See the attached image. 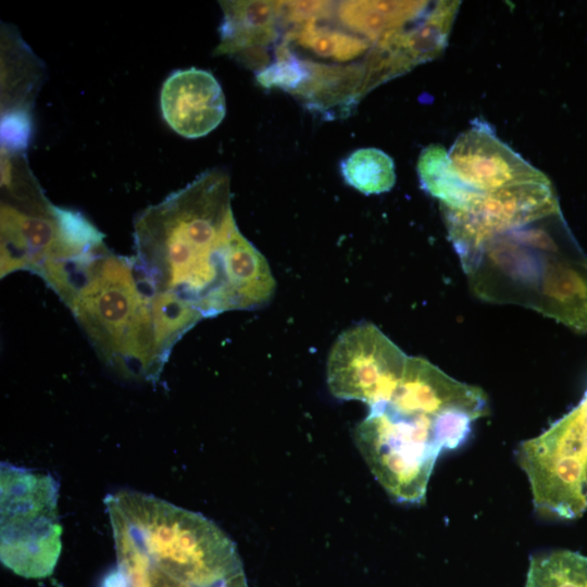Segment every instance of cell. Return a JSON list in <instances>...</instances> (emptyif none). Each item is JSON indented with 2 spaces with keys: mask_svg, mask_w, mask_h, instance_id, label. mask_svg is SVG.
Returning <instances> with one entry per match:
<instances>
[{
  "mask_svg": "<svg viewBox=\"0 0 587 587\" xmlns=\"http://www.w3.org/2000/svg\"><path fill=\"white\" fill-rule=\"evenodd\" d=\"M471 429L470 417L462 413L438 417L400 415L376 405L355 427L354 440L390 497L399 502L421 503L439 454L458 448Z\"/></svg>",
  "mask_w": 587,
  "mask_h": 587,
  "instance_id": "obj_5",
  "label": "cell"
},
{
  "mask_svg": "<svg viewBox=\"0 0 587 587\" xmlns=\"http://www.w3.org/2000/svg\"><path fill=\"white\" fill-rule=\"evenodd\" d=\"M458 255L479 299L535 310L573 330L587 327V257L560 205L512 222Z\"/></svg>",
  "mask_w": 587,
  "mask_h": 587,
  "instance_id": "obj_2",
  "label": "cell"
},
{
  "mask_svg": "<svg viewBox=\"0 0 587 587\" xmlns=\"http://www.w3.org/2000/svg\"><path fill=\"white\" fill-rule=\"evenodd\" d=\"M1 112L30 110L34 88L40 78L39 60L13 32H1Z\"/></svg>",
  "mask_w": 587,
  "mask_h": 587,
  "instance_id": "obj_14",
  "label": "cell"
},
{
  "mask_svg": "<svg viewBox=\"0 0 587 587\" xmlns=\"http://www.w3.org/2000/svg\"><path fill=\"white\" fill-rule=\"evenodd\" d=\"M448 153L461 180L480 197L546 176L501 141L479 118L459 135Z\"/></svg>",
  "mask_w": 587,
  "mask_h": 587,
  "instance_id": "obj_10",
  "label": "cell"
},
{
  "mask_svg": "<svg viewBox=\"0 0 587 587\" xmlns=\"http://www.w3.org/2000/svg\"><path fill=\"white\" fill-rule=\"evenodd\" d=\"M236 228L227 173L203 172L136 217L137 274L152 294L175 297L203 319L229 311L226 255Z\"/></svg>",
  "mask_w": 587,
  "mask_h": 587,
  "instance_id": "obj_1",
  "label": "cell"
},
{
  "mask_svg": "<svg viewBox=\"0 0 587 587\" xmlns=\"http://www.w3.org/2000/svg\"><path fill=\"white\" fill-rule=\"evenodd\" d=\"M287 40L310 50L319 57L336 61H349L370 50L369 39L345 30L308 23L288 34Z\"/></svg>",
  "mask_w": 587,
  "mask_h": 587,
  "instance_id": "obj_18",
  "label": "cell"
},
{
  "mask_svg": "<svg viewBox=\"0 0 587 587\" xmlns=\"http://www.w3.org/2000/svg\"><path fill=\"white\" fill-rule=\"evenodd\" d=\"M59 484L49 473L1 462L0 559L26 578L52 574L61 553Z\"/></svg>",
  "mask_w": 587,
  "mask_h": 587,
  "instance_id": "obj_6",
  "label": "cell"
},
{
  "mask_svg": "<svg viewBox=\"0 0 587 587\" xmlns=\"http://www.w3.org/2000/svg\"><path fill=\"white\" fill-rule=\"evenodd\" d=\"M525 587H587V557L570 550L533 555Z\"/></svg>",
  "mask_w": 587,
  "mask_h": 587,
  "instance_id": "obj_16",
  "label": "cell"
},
{
  "mask_svg": "<svg viewBox=\"0 0 587 587\" xmlns=\"http://www.w3.org/2000/svg\"><path fill=\"white\" fill-rule=\"evenodd\" d=\"M426 1H344L337 8L340 22L351 32L376 42L421 18Z\"/></svg>",
  "mask_w": 587,
  "mask_h": 587,
  "instance_id": "obj_13",
  "label": "cell"
},
{
  "mask_svg": "<svg viewBox=\"0 0 587 587\" xmlns=\"http://www.w3.org/2000/svg\"><path fill=\"white\" fill-rule=\"evenodd\" d=\"M416 170L422 187L440 201L441 208L463 210L480 198L461 180L448 151L440 145L422 150Z\"/></svg>",
  "mask_w": 587,
  "mask_h": 587,
  "instance_id": "obj_15",
  "label": "cell"
},
{
  "mask_svg": "<svg viewBox=\"0 0 587 587\" xmlns=\"http://www.w3.org/2000/svg\"><path fill=\"white\" fill-rule=\"evenodd\" d=\"M408 355L372 323H361L339 335L327 360V385L340 399L359 400L370 408L389 401Z\"/></svg>",
  "mask_w": 587,
  "mask_h": 587,
  "instance_id": "obj_8",
  "label": "cell"
},
{
  "mask_svg": "<svg viewBox=\"0 0 587 587\" xmlns=\"http://www.w3.org/2000/svg\"><path fill=\"white\" fill-rule=\"evenodd\" d=\"M516 459L525 472L535 509L559 519L587 511V390L569 413L535 438Z\"/></svg>",
  "mask_w": 587,
  "mask_h": 587,
  "instance_id": "obj_7",
  "label": "cell"
},
{
  "mask_svg": "<svg viewBox=\"0 0 587 587\" xmlns=\"http://www.w3.org/2000/svg\"><path fill=\"white\" fill-rule=\"evenodd\" d=\"M32 134L30 110L15 109L1 113V148L24 153Z\"/></svg>",
  "mask_w": 587,
  "mask_h": 587,
  "instance_id": "obj_19",
  "label": "cell"
},
{
  "mask_svg": "<svg viewBox=\"0 0 587 587\" xmlns=\"http://www.w3.org/2000/svg\"><path fill=\"white\" fill-rule=\"evenodd\" d=\"M1 277L27 270L35 274L66 253L61 239L57 205L42 192L5 198L1 203Z\"/></svg>",
  "mask_w": 587,
  "mask_h": 587,
  "instance_id": "obj_9",
  "label": "cell"
},
{
  "mask_svg": "<svg viewBox=\"0 0 587 587\" xmlns=\"http://www.w3.org/2000/svg\"><path fill=\"white\" fill-rule=\"evenodd\" d=\"M160 107L167 125L186 138L208 135L226 113L221 85L211 73L196 67L176 71L166 78Z\"/></svg>",
  "mask_w": 587,
  "mask_h": 587,
  "instance_id": "obj_11",
  "label": "cell"
},
{
  "mask_svg": "<svg viewBox=\"0 0 587 587\" xmlns=\"http://www.w3.org/2000/svg\"><path fill=\"white\" fill-rule=\"evenodd\" d=\"M348 185L365 195L389 191L396 183L392 159L376 148L353 151L340 165Z\"/></svg>",
  "mask_w": 587,
  "mask_h": 587,
  "instance_id": "obj_17",
  "label": "cell"
},
{
  "mask_svg": "<svg viewBox=\"0 0 587 587\" xmlns=\"http://www.w3.org/2000/svg\"><path fill=\"white\" fill-rule=\"evenodd\" d=\"M333 4L327 1H283V17L303 25L316 23L332 13Z\"/></svg>",
  "mask_w": 587,
  "mask_h": 587,
  "instance_id": "obj_20",
  "label": "cell"
},
{
  "mask_svg": "<svg viewBox=\"0 0 587 587\" xmlns=\"http://www.w3.org/2000/svg\"><path fill=\"white\" fill-rule=\"evenodd\" d=\"M60 299L109 369L127 379L159 378L167 359L158 340L152 294L132 258L104 248L71 274Z\"/></svg>",
  "mask_w": 587,
  "mask_h": 587,
  "instance_id": "obj_4",
  "label": "cell"
},
{
  "mask_svg": "<svg viewBox=\"0 0 587 587\" xmlns=\"http://www.w3.org/2000/svg\"><path fill=\"white\" fill-rule=\"evenodd\" d=\"M220 43L214 54L246 58L270 46L283 17V1H223Z\"/></svg>",
  "mask_w": 587,
  "mask_h": 587,
  "instance_id": "obj_12",
  "label": "cell"
},
{
  "mask_svg": "<svg viewBox=\"0 0 587 587\" xmlns=\"http://www.w3.org/2000/svg\"><path fill=\"white\" fill-rule=\"evenodd\" d=\"M104 503L121 587H249L235 542L201 513L129 489Z\"/></svg>",
  "mask_w": 587,
  "mask_h": 587,
  "instance_id": "obj_3",
  "label": "cell"
}]
</instances>
